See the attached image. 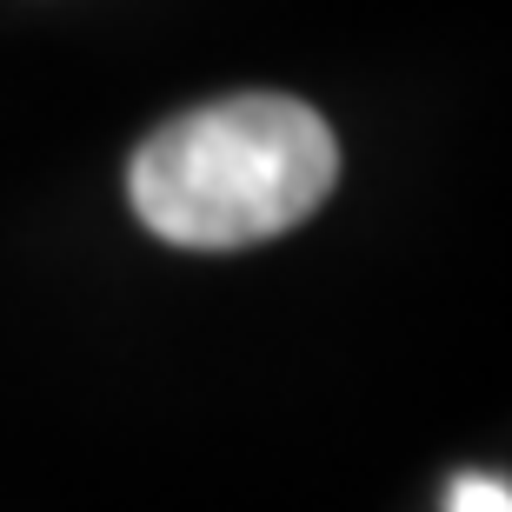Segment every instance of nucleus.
I'll use <instances>...</instances> for the list:
<instances>
[{
    "label": "nucleus",
    "instance_id": "f257e3e1",
    "mask_svg": "<svg viewBox=\"0 0 512 512\" xmlns=\"http://www.w3.org/2000/svg\"><path fill=\"white\" fill-rule=\"evenodd\" d=\"M340 187V140L293 94H233L140 140L127 200L167 247L233 253L280 240Z\"/></svg>",
    "mask_w": 512,
    "mask_h": 512
},
{
    "label": "nucleus",
    "instance_id": "f03ea898",
    "mask_svg": "<svg viewBox=\"0 0 512 512\" xmlns=\"http://www.w3.org/2000/svg\"><path fill=\"white\" fill-rule=\"evenodd\" d=\"M446 512H512V486L499 473H459L446 486Z\"/></svg>",
    "mask_w": 512,
    "mask_h": 512
}]
</instances>
